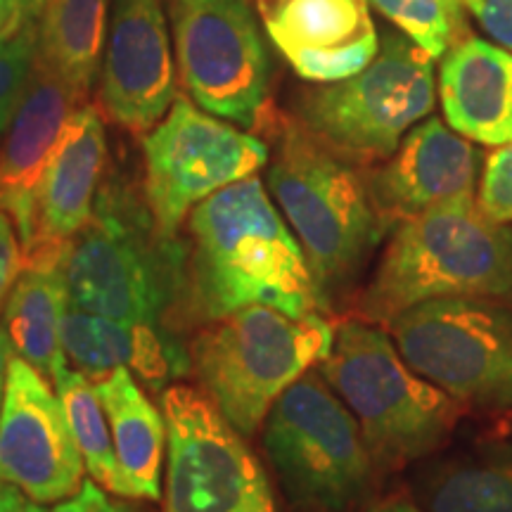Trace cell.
<instances>
[{
	"label": "cell",
	"instance_id": "cell-1",
	"mask_svg": "<svg viewBox=\"0 0 512 512\" xmlns=\"http://www.w3.org/2000/svg\"><path fill=\"white\" fill-rule=\"evenodd\" d=\"M188 233L185 323H211L247 306L292 318L323 309L302 245L256 176L197 204Z\"/></svg>",
	"mask_w": 512,
	"mask_h": 512
},
{
	"label": "cell",
	"instance_id": "cell-2",
	"mask_svg": "<svg viewBox=\"0 0 512 512\" xmlns=\"http://www.w3.org/2000/svg\"><path fill=\"white\" fill-rule=\"evenodd\" d=\"M268 192L304 249L323 311L349 292L387 228L368 176L299 119H275Z\"/></svg>",
	"mask_w": 512,
	"mask_h": 512
},
{
	"label": "cell",
	"instance_id": "cell-3",
	"mask_svg": "<svg viewBox=\"0 0 512 512\" xmlns=\"http://www.w3.org/2000/svg\"><path fill=\"white\" fill-rule=\"evenodd\" d=\"M185 261V242L157 233L145 197L124 183L105 181L91 219L64 252L69 304L178 332L185 323Z\"/></svg>",
	"mask_w": 512,
	"mask_h": 512
},
{
	"label": "cell",
	"instance_id": "cell-4",
	"mask_svg": "<svg viewBox=\"0 0 512 512\" xmlns=\"http://www.w3.org/2000/svg\"><path fill=\"white\" fill-rule=\"evenodd\" d=\"M441 297L512 302V223L489 219L475 195L396 223L358 309L368 323L387 325Z\"/></svg>",
	"mask_w": 512,
	"mask_h": 512
},
{
	"label": "cell",
	"instance_id": "cell-5",
	"mask_svg": "<svg viewBox=\"0 0 512 512\" xmlns=\"http://www.w3.org/2000/svg\"><path fill=\"white\" fill-rule=\"evenodd\" d=\"M318 373L361 427L377 472L432 456L451 437L460 403L403 361L392 335L368 320H344Z\"/></svg>",
	"mask_w": 512,
	"mask_h": 512
},
{
	"label": "cell",
	"instance_id": "cell-6",
	"mask_svg": "<svg viewBox=\"0 0 512 512\" xmlns=\"http://www.w3.org/2000/svg\"><path fill=\"white\" fill-rule=\"evenodd\" d=\"M335 330L318 313L292 318L247 306L204 323L190 342L192 373L242 437H252L280 394L330 354Z\"/></svg>",
	"mask_w": 512,
	"mask_h": 512
},
{
	"label": "cell",
	"instance_id": "cell-7",
	"mask_svg": "<svg viewBox=\"0 0 512 512\" xmlns=\"http://www.w3.org/2000/svg\"><path fill=\"white\" fill-rule=\"evenodd\" d=\"M264 451L299 512H351L380 475L361 427L318 370L280 394L266 415Z\"/></svg>",
	"mask_w": 512,
	"mask_h": 512
},
{
	"label": "cell",
	"instance_id": "cell-8",
	"mask_svg": "<svg viewBox=\"0 0 512 512\" xmlns=\"http://www.w3.org/2000/svg\"><path fill=\"white\" fill-rule=\"evenodd\" d=\"M434 102V60L408 36L387 31L368 67L304 95L299 121L351 162H384Z\"/></svg>",
	"mask_w": 512,
	"mask_h": 512
},
{
	"label": "cell",
	"instance_id": "cell-9",
	"mask_svg": "<svg viewBox=\"0 0 512 512\" xmlns=\"http://www.w3.org/2000/svg\"><path fill=\"white\" fill-rule=\"evenodd\" d=\"M415 373L465 406L512 408V302L427 299L387 323Z\"/></svg>",
	"mask_w": 512,
	"mask_h": 512
},
{
	"label": "cell",
	"instance_id": "cell-10",
	"mask_svg": "<svg viewBox=\"0 0 512 512\" xmlns=\"http://www.w3.org/2000/svg\"><path fill=\"white\" fill-rule=\"evenodd\" d=\"M169 444L164 512L275 510L271 484L242 434L202 389H162Z\"/></svg>",
	"mask_w": 512,
	"mask_h": 512
},
{
	"label": "cell",
	"instance_id": "cell-11",
	"mask_svg": "<svg viewBox=\"0 0 512 512\" xmlns=\"http://www.w3.org/2000/svg\"><path fill=\"white\" fill-rule=\"evenodd\" d=\"M268 145L202 112L185 95L143 138V197L162 238H176L185 216L216 190L268 164Z\"/></svg>",
	"mask_w": 512,
	"mask_h": 512
},
{
	"label": "cell",
	"instance_id": "cell-12",
	"mask_svg": "<svg viewBox=\"0 0 512 512\" xmlns=\"http://www.w3.org/2000/svg\"><path fill=\"white\" fill-rule=\"evenodd\" d=\"M178 72L204 112L259 128L271 64L249 0H171Z\"/></svg>",
	"mask_w": 512,
	"mask_h": 512
},
{
	"label": "cell",
	"instance_id": "cell-13",
	"mask_svg": "<svg viewBox=\"0 0 512 512\" xmlns=\"http://www.w3.org/2000/svg\"><path fill=\"white\" fill-rule=\"evenodd\" d=\"M79 444L60 396L24 358L12 354L0 403V477L29 501L60 503L83 484Z\"/></svg>",
	"mask_w": 512,
	"mask_h": 512
},
{
	"label": "cell",
	"instance_id": "cell-14",
	"mask_svg": "<svg viewBox=\"0 0 512 512\" xmlns=\"http://www.w3.org/2000/svg\"><path fill=\"white\" fill-rule=\"evenodd\" d=\"M176 100L169 31L159 0H112L100 107L131 133L152 131Z\"/></svg>",
	"mask_w": 512,
	"mask_h": 512
},
{
	"label": "cell",
	"instance_id": "cell-15",
	"mask_svg": "<svg viewBox=\"0 0 512 512\" xmlns=\"http://www.w3.org/2000/svg\"><path fill=\"white\" fill-rule=\"evenodd\" d=\"M482 166L484 155L472 140L437 117L420 121L394 155L368 176L370 195L387 233L422 211L475 195Z\"/></svg>",
	"mask_w": 512,
	"mask_h": 512
},
{
	"label": "cell",
	"instance_id": "cell-16",
	"mask_svg": "<svg viewBox=\"0 0 512 512\" xmlns=\"http://www.w3.org/2000/svg\"><path fill=\"white\" fill-rule=\"evenodd\" d=\"M256 10L268 38L304 81L349 79L380 48L368 0H256Z\"/></svg>",
	"mask_w": 512,
	"mask_h": 512
},
{
	"label": "cell",
	"instance_id": "cell-17",
	"mask_svg": "<svg viewBox=\"0 0 512 512\" xmlns=\"http://www.w3.org/2000/svg\"><path fill=\"white\" fill-rule=\"evenodd\" d=\"M86 100L38 60L0 140V211L15 223L22 247L34 238L36 185L69 119Z\"/></svg>",
	"mask_w": 512,
	"mask_h": 512
},
{
	"label": "cell",
	"instance_id": "cell-18",
	"mask_svg": "<svg viewBox=\"0 0 512 512\" xmlns=\"http://www.w3.org/2000/svg\"><path fill=\"white\" fill-rule=\"evenodd\" d=\"M64 361L88 380H102L117 368H131L150 389H164L188 375L190 349L176 330L164 325L124 323L69 304L62 318Z\"/></svg>",
	"mask_w": 512,
	"mask_h": 512
},
{
	"label": "cell",
	"instance_id": "cell-19",
	"mask_svg": "<svg viewBox=\"0 0 512 512\" xmlns=\"http://www.w3.org/2000/svg\"><path fill=\"white\" fill-rule=\"evenodd\" d=\"M105 169V124L93 105H81L62 131L36 185L31 242L72 240L91 219Z\"/></svg>",
	"mask_w": 512,
	"mask_h": 512
},
{
	"label": "cell",
	"instance_id": "cell-20",
	"mask_svg": "<svg viewBox=\"0 0 512 512\" xmlns=\"http://www.w3.org/2000/svg\"><path fill=\"white\" fill-rule=\"evenodd\" d=\"M439 100L446 124L479 145L512 140V50L467 36L441 57Z\"/></svg>",
	"mask_w": 512,
	"mask_h": 512
},
{
	"label": "cell",
	"instance_id": "cell-21",
	"mask_svg": "<svg viewBox=\"0 0 512 512\" xmlns=\"http://www.w3.org/2000/svg\"><path fill=\"white\" fill-rule=\"evenodd\" d=\"M64 252L67 242L38 240L22 247V273L3 304V328L12 349L50 384L64 358L60 328L69 309Z\"/></svg>",
	"mask_w": 512,
	"mask_h": 512
},
{
	"label": "cell",
	"instance_id": "cell-22",
	"mask_svg": "<svg viewBox=\"0 0 512 512\" xmlns=\"http://www.w3.org/2000/svg\"><path fill=\"white\" fill-rule=\"evenodd\" d=\"M112 430L119 465L121 498H162V460L166 425L159 408L147 399L128 368H117L93 382Z\"/></svg>",
	"mask_w": 512,
	"mask_h": 512
},
{
	"label": "cell",
	"instance_id": "cell-23",
	"mask_svg": "<svg viewBox=\"0 0 512 512\" xmlns=\"http://www.w3.org/2000/svg\"><path fill=\"white\" fill-rule=\"evenodd\" d=\"M411 491L425 512H512V441H486L422 467Z\"/></svg>",
	"mask_w": 512,
	"mask_h": 512
},
{
	"label": "cell",
	"instance_id": "cell-24",
	"mask_svg": "<svg viewBox=\"0 0 512 512\" xmlns=\"http://www.w3.org/2000/svg\"><path fill=\"white\" fill-rule=\"evenodd\" d=\"M112 0H43L36 36L38 60L83 100L91 93L107 38Z\"/></svg>",
	"mask_w": 512,
	"mask_h": 512
},
{
	"label": "cell",
	"instance_id": "cell-25",
	"mask_svg": "<svg viewBox=\"0 0 512 512\" xmlns=\"http://www.w3.org/2000/svg\"><path fill=\"white\" fill-rule=\"evenodd\" d=\"M53 384L64 406V413H67L76 444H79L88 475L102 489L119 496V465L110 437V422H107L105 408H102L100 396L95 394L91 380L81 375L79 370L69 368V363L62 358L55 368Z\"/></svg>",
	"mask_w": 512,
	"mask_h": 512
},
{
	"label": "cell",
	"instance_id": "cell-26",
	"mask_svg": "<svg viewBox=\"0 0 512 512\" xmlns=\"http://www.w3.org/2000/svg\"><path fill=\"white\" fill-rule=\"evenodd\" d=\"M389 17L415 46L439 60L448 48L467 38V22L456 17L446 0H368Z\"/></svg>",
	"mask_w": 512,
	"mask_h": 512
},
{
	"label": "cell",
	"instance_id": "cell-27",
	"mask_svg": "<svg viewBox=\"0 0 512 512\" xmlns=\"http://www.w3.org/2000/svg\"><path fill=\"white\" fill-rule=\"evenodd\" d=\"M36 64V38L31 29L0 36V136L10 126Z\"/></svg>",
	"mask_w": 512,
	"mask_h": 512
},
{
	"label": "cell",
	"instance_id": "cell-28",
	"mask_svg": "<svg viewBox=\"0 0 512 512\" xmlns=\"http://www.w3.org/2000/svg\"><path fill=\"white\" fill-rule=\"evenodd\" d=\"M477 207L489 219L498 223H512V140L498 145L484 159Z\"/></svg>",
	"mask_w": 512,
	"mask_h": 512
},
{
	"label": "cell",
	"instance_id": "cell-29",
	"mask_svg": "<svg viewBox=\"0 0 512 512\" xmlns=\"http://www.w3.org/2000/svg\"><path fill=\"white\" fill-rule=\"evenodd\" d=\"M463 5L486 34L512 50V0H463Z\"/></svg>",
	"mask_w": 512,
	"mask_h": 512
},
{
	"label": "cell",
	"instance_id": "cell-30",
	"mask_svg": "<svg viewBox=\"0 0 512 512\" xmlns=\"http://www.w3.org/2000/svg\"><path fill=\"white\" fill-rule=\"evenodd\" d=\"M24 266L22 240H19L15 223L5 211H0V306L5 304L12 285L17 283Z\"/></svg>",
	"mask_w": 512,
	"mask_h": 512
},
{
	"label": "cell",
	"instance_id": "cell-31",
	"mask_svg": "<svg viewBox=\"0 0 512 512\" xmlns=\"http://www.w3.org/2000/svg\"><path fill=\"white\" fill-rule=\"evenodd\" d=\"M46 512H140L124 501H114L100 489L98 482L86 479L74 496L64 498L53 510Z\"/></svg>",
	"mask_w": 512,
	"mask_h": 512
},
{
	"label": "cell",
	"instance_id": "cell-32",
	"mask_svg": "<svg viewBox=\"0 0 512 512\" xmlns=\"http://www.w3.org/2000/svg\"><path fill=\"white\" fill-rule=\"evenodd\" d=\"M22 10H29L27 0H0V36L17 29Z\"/></svg>",
	"mask_w": 512,
	"mask_h": 512
},
{
	"label": "cell",
	"instance_id": "cell-33",
	"mask_svg": "<svg viewBox=\"0 0 512 512\" xmlns=\"http://www.w3.org/2000/svg\"><path fill=\"white\" fill-rule=\"evenodd\" d=\"M27 501L29 498L24 496L15 484L5 482V479L0 477V512H19Z\"/></svg>",
	"mask_w": 512,
	"mask_h": 512
},
{
	"label": "cell",
	"instance_id": "cell-34",
	"mask_svg": "<svg viewBox=\"0 0 512 512\" xmlns=\"http://www.w3.org/2000/svg\"><path fill=\"white\" fill-rule=\"evenodd\" d=\"M12 354H15V349H12L8 332H5L3 325H0V403H3L5 377H8V366H10Z\"/></svg>",
	"mask_w": 512,
	"mask_h": 512
},
{
	"label": "cell",
	"instance_id": "cell-35",
	"mask_svg": "<svg viewBox=\"0 0 512 512\" xmlns=\"http://www.w3.org/2000/svg\"><path fill=\"white\" fill-rule=\"evenodd\" d=\"M368 512H425L415 501L408 498H387V501L375 503Z\"/></svg>",
	"mask_w": 512,
	"mask_h": 512
},
{
	"label": "cell",
	"instance_id": "cell-36",
	"mask_svg": "<svg viewBox=\"0 0 512 512\" xmlns=\"http://www.w3.org/2000/svg\"><path fill=\"white\" fill-rule=\"evenodd\" d=\"M448 5H451V10L456 12V17H460L465 22V5H463V0H446Z\"/></svg>",
	"mask_w": 512,
	"mask_h": 512
},
{
	"label": "cell",
	"instance_id": "cell-37",
	"mask_svg": "<svg viewBox=\"0 0 512 512\" xmlns=\"http://www.w3.org/2000/svg\"><path fill=\"white\" fill-rule=\"evenodd\" d=\"M19 512H46V510H43V505H41V503L27 501V503L22 505V510H19Z\"/></svg>",
	"mask_w": 512,
	"mask_h": 512
},
{
	"label": "cell",
	"instance_id": "cell-38",
	"mask_svg": "<svg viewBox=\"0 0 512 512\" xmlns=\"http://www.w3.org/2000/svg\"><path fill=\"white\" fill-rule=\"evenodd\" d=\"M41 3H43V0H27L29 10H34V8H41Z\"/></svg>",
	"mask_w": 512,
	"mask_h": 512
},
{
	"label": "cell",
	"instance_id": "cell-39",
	"mask_svg": "<svg viewBox=\"0 0 512 512\" xmlns=\"http://www.w3.org/2000/svg\"><path fill=\"white\" fill-rule=\"evenodd\" d=\"M259 512H275V510H259Z\"/></svg>",
	"mask_w": 512,
	"mask_h": 512
}]
</instances>
